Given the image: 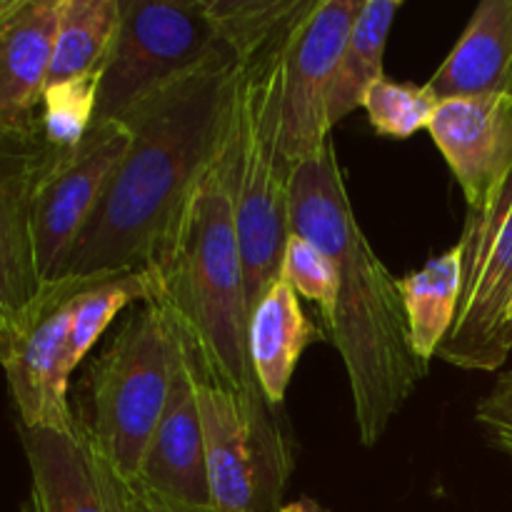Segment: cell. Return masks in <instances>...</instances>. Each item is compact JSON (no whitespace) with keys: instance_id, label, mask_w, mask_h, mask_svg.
<instances>
[{"instance_id":"obj_7","label":"cell","mask_w":512,"mask_h":512,"mask_svg":"<svg viewBox=\"0 0 512 512\" xmlns=\"http://www.w3.org/2000/svg\"><path fill=\"white\" fill-rule=\"evenodd\" d=\"M458 245L463 248V293L438 360L460 370L493 373L512 353V168L488 203L468 208Z\"/></svg>"},{"instance_id":"obj_20","label":"cell","mask_w":512,"mask_h":512,"mask_svg":"<svg viewBox=\"0 0 512 512\" xmlns=\"http://www.w3.org/2000/svg\"><path fill=\"white\" fill-rule=\"evenodd\" d=\"M400 8H403V0L398 3L395 0H365L360 8L343 55H340L333 85H330V130L343 123L353 110L363 108L368 90L385 78V48H388L390 30H393Z\"/></svg>"},{"instance_id":"obj_16","label":"cell","mask_w":512,"mask_h":512,"mask_svg":"<svg viewBox=\"0 0 512 512\" xmlns=\"http://www.w3.org/2000/svg\"><path fill=\"white\" fill-rule=\"evenodd\" d=\"M60 0L0 3V130H38Z\"/></svg>"},{"instance_id":"obj_13","label":"cell","mask_w":512,"mask_h":512,"mask_svg":"<svg viewBox=\"0 0 512 512\" xmlns=\"http://www.w3.org/2000/svg\"><path fill=\"white\" fill-rule=\"evenodd\" d=\"M428 130L463 188L468 208L488 203L512 168V95L440 100Z\"/></svg>"},{"instance_id":"obj_8","label":"cell","mask_w":512,"mask_h":512,"mask_svg":"<svg viewBox=\"0 0 512 512\" xmlns=\"http://www.w3.org/2000/svg\"><path fill=\"white\" fill-rule=\"evenodd\" d=\"M85 280L43 285L23 315L8 323L0 343V368L8 380L20 428L73 430L78 415L68 400L73 298Z\"/></svg>"},{"instance_id":"obj_28","label":"cell","mask_w":512,"mask_h":512,"mask_svg":"<svg viewBox=\"0 0 512 512\" xmlns=\"http://www.w3.org/2000/svg\"><path fill=\"white\" fill-rule=\"evenodd\" d=\"M125 488H128L130 510L133 512H215L213 508H190V505L175 503V500L140 488L138 483H125Z\"/></svg>"},{"instance_id":"obj_5","label":"cell","mask_w":512,"mask_h":512,"mask_svg":"<svg viewBox=\"0 0 512 512\" xmlns=\"http://www.w3.org/2000/svg\"><path fill=\"white\" fill-rule=\"evenodd\" d=\"M183 333L163 298L130 310L90 370V415L80 423L125 483H135L163 418Z\"/></svg>"},{"instance_id":"obj_23","label":"cell","mask_w":512,"mask_h":512,"mask_svg":"<svg viewBox=\"0 0 512 512\" xmlns=\"http://www.w3.org/2000/svg\"><path fill=\"white\" fill-rule=\"evenodd\" d=\"M315 0H205L220 43L248 60L283 43Z\"/></svg>"},{"instance_id":"obj_22","label":"cell","mask_w":512,"mask_h":512,"mask_svg":"<svg viewBox=\"0 0 512 512\" xmlns=\"http://www.w3.org/2000/svg\"><path fill=\"white\" fill-rule=\"evenodd\" d=\"M165 280L160 265L130 270V273L103 275L85 280L73 298V323H70V368H78L90 350L98 345L115 315L128 305H140L163 295Z\"/></svg>"},{"instance_id":"obj_30","label":"cell","mask_w":512,"mask_h":512,"mask_svg":"<svg viewBox=\"0 0 512 512\" xmlns=\"http://www.w3.org/2000/svg\"><path fill=\"white\" fill-rule=\"evenodd\" d=\"M5 330H8V320H5L3 310H0V343H3V338H5Z\"/></svg>"},{"instance_id":"obj_29","label":"cell","mask_w":512,"mask_h":512,"mask_svg":"<svg viewBox=\"0 0 512 512\" xmlns=\"http://www.w3.org/2000/svg\"><path fill=\"white\" fill-rule=\"evenodd\" d=\"M278 512H328V510H325L323 505L315 503V500L300 498V500H293V503H288V505H280Z\"/></svg>"},{"instance_id":"obj_31","label":"cell","mask_w":512,"mask_h":512,"mask_svg":"<svg viewBox=\"0 0 512 512\" xmlns=\"http://www.w3.org/2000/svg\"><path fill=\"white\" fill-rule=\"evenodd\" d=\"M508 328H510V335H512V300H510V308H508Z\"/></svg>"},{"instance_id":"obj_2","label":"cell","mask_w":512,"mask_h":512,"mask_svg":"<svg viewBox=\"0 0 512 512\" xmlns=\"http://www.w3.org/2000/svg\"><path fill=\"white\" fill-rule=\"evenodd\" d=\"M290 233L310 240L335 265L338 300L328 328L348 373L358 438L375 448L428 365L410 345L398 280L355 218L333 138L295 168Z\"/></svg>"},{"instance_id":"obj_27","label":"cell","mask_w":512,"mask_h":512,"mask_svg":"<svg viewBox=\"0 0 512 512\" xmlns=\"http://www.w3.org/2000/svg\"><path fill=\"white\" fill-rule=\"evenodd\" d=\"M475 420L490 443L512 460V370L500 375L493 390L480 400Z\"/></svg>"},{"instance_id":"obj_17","label":"cell","mask_w":512,"mask_h":512,"mask_svg":"<svg viewBox=\"0 0 512 512\" xmlns=\"http://www.w3.org/2000/svg\"><path fill=\"white\" fill-rule=\"evenodd\" d=\"M428 88L438 100L512 95V0H485L443 60Z\"/></svg>"},{"instance_id":"obj_21","label":"cell","mask_w":512,"mask_h":512,"mask_svg":"<svg viewBox=\"0 0 512 512\" xmlns=\"http://www.w3.org/2000/svg\"><path fill=\"white\" fill-rule=\"evenodd\" d=\"M120 25V0H60L48 85L103 73Z\"/></svg>"},{"instance_id":"obj_25","label":"cell","mask_w":512,"mask_h":512,"mask_svg":"<svg viewBox=\"0 0 512 512\" xmlns=\"http://www.w3.org/2000/svg\"><path fill=\"white\" fill-rule=\"evenodd\" d=\"M438 103V95L428 88V83L415 85L383 78L368 90L363 108L368 110V120L375 133L408 140L418 130L428 128Z\"/></svg>"},{"instance_id":"obj_14","label":"cell","mask_w":512,"mask_h":512,"mask_svg":"<svg viewBox=\"0 0 512 512\" xmlns=\"http://www.w3.org/2000/svg\"><path fill=\"white\" fill-rule=\"evenodd\" d=\"M135 483L155 495L190 505L213 508L205 468V435L195 393V363L188 345L180 343L168 403L150 438L143 468Z\"/></svg>"},{"instance_id":"obj_9","label":"cell","mask_w":512,"mask_h":512,"mask_svg":"<svg viewBox=\"0 0 512 512\" xmlns=\"http://www.w3.org/2000/svg\"><path fill=\"white\" fill-rule=\"evenodd\" d=\"M130 143L133 130L123 120L95 123L78 148L58 153L45 170L33 203V250L40 285L58 283L65 275L75 243Z\"/></svg>"},{"instance_id":"obj_1","label":"cell","mask_w":512,"mask_h":512,"mask_svg":"<svg viewBox=\"0 0 512 512\" xmlns=\"http://www.w3.org/2000/svg\"><path fill=\"white\" fill-rule=\"evenodd\" d=\"M235 70V55H220L123 120L133 143L80 233L63 278L93 280L158 265L190 195L223 150Z\"/></svg>"},{"instance_id":"obj_6","label":"cell","mask_w":512,"mask_h":512,"mask_svg":"<svg viewBox=\"0 0 512 512\" xmlns=\"http://www.w3.org/2000/svg\"><path fill=\"white\" fill-rule=\"evenodd\" d=\"M205 0H120V25L100 73L95 123L125 120L220 55ZM93 123V125H95Z\"/></svg>"},{"instance_id":"obj_26","label":"cell","mask_w":512,"mask_h":512,"mask_svg":"<svg viewBox=\"0 0 512 512\" xmlns=\"http://www.w3.org/2000/svg\"><path fill=\"white\" fill-rule=\"evenodd\" d=\"M280 278L298 295L320 305L325 325H330L338 300V273L328 255L315 248L310 240L290 233L280 265Z\"/></svg>"},{"instance_id":"obj_12","label":"cell","mask_w":512,"mask_h":512,"mask_svg":"<svg viewBox=\"0 0 512 512\" xmlns=\"http://www.w3.org/2000/svg\"><path fill=\"white\" fill-rule=\"evenodd\" d=\"M55 155L40 128L33 133L0 130V310L8 323L43 290L35 270L33 203Z\"/></svg>"},{"instance_id":"obj_15","label":"cell","mask_w":512,"mask_h":512,"mask_svg":"<svg viewBox=\"0 0 512 512\" xmlns=\"http://www.w3.org/2000/svg\"><path fill=\"white\" fill-rule=\"evenodd\" d=\"M200 420L205 435L210 505L215 512H278L260 463L253 428L238 398L195 370Z\"/></svg>"},{"instance_id":"obj_4","label":"cell","mask_w":512,"mask_h":512,"mask_svg":"<svg viewBox=\"0 0 512 512\" xmlns=\"http://www.w3.org/2000/svg\"><path fill=\"white\" fill-rule=\"evenodd\" d=\"M288 38L265 53L238 60L223 143L250 315L280 278L290 238V180L295 168L283 150V55Z\"/></svg>"},{"instance_id":"obj_3","label":"cell","mask_w":512,"mask_h":512,"mask_svg":"<svg viewBox=\"0 0 512 512\" xmlns=\"http://www.w3.org/2000/svg\"><path fill=\"white\" fill-rule=\"evenodd\" d=\"M158 265L165 280L160 298L178 320L195 370L238 398L270 493L280 500L293 473V450L250 360L248 290L223 150L190 195Z\"/></svg>"},{"instance_id":"obj_19","label":"cell","mask_w":512,"mask_h":512,"mask_svg":"<svg viewBox=\"0 0 512 512\" xmlns=\"http://www.w3.org/2000/svg\"><path fill=\"white\" fill-rule=\"evenodd\" d=\"M413 353L430 365L453 330L463 293V248L458 243L398 280Z\"/></svg>"},{"instance_id":"obj_10","label":"cell","mask_w":512,"mask_h":512,"mask_svg":"<svg viewBox=\"0 0 512 512\" xmlns=\"http://www.w3.org/2000/svg\"><path fill=\"white\" fill-rule=\"evenodd\" d=\"M365 0H315L283 55V150L298 168L330 138L328 95Z\"/></svg>"},{"instance_id":"obj_18","label":"cell","mask_w":512,"mask_h":512,"mask_svg":"<svg viewBox=\"0 0 512 512\" xmlns=\"http://www.w3.org/2000/svg\"><path fill=\"white\" fill-rule=\"evenodd\" d=\"M315 340H323V333L303 313L298 293L278 278L253 310L248 328L250 360L270 408H283L300 355Z\"/></svg>"},{"instance_id":"obj_11","label":"cell","mask_w":512,"mask_h":512,"mask_svg":"<svg viewBox=\"0 0 512 512\" xmlns=\"http://www.w3.org/2000/svg\"><path fill=\"white\" fill-rule=\"evenodd\" d=\"M30 470V493L23 512H133L128 488L105 465L88 430L20 428Z\"/></svg>"},{"instance_id":"obj_24","label":"cell","mask_w":512,"mask_h":512,"mask_svg":"<svg viewBox=\"0 0 512 512\" xmlns=\"http://www.w3.org/2000/svg\"><path fill=\"white\" fill-rule=\"evenodd\" d=\"M100 73L63 80L45 88L40 103L38 128L45 145L55 153L78 148L95 123Z\"/></svg>"},{"instance_id":"obj_32","label":"cell","mask_w":512,"mask_h":512,"mask_svg":"<svg viewBox=\"0 0 512 512\" xmlns=\"http://www.w3.org/2000/svg\"><path fill=\"white\" fill-rule=\"evenodd\" d=\"M0 3H3V0H0Z\"/></svg>"}]
</instances>
